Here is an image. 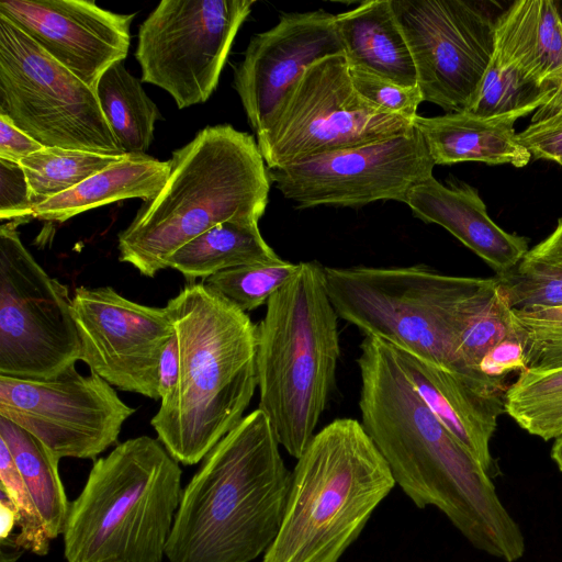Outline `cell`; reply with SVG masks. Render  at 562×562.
Listing matches in <instances>:
<instances>
[{
  "label": "cell",
  "instance_id": "1",
  "mask_svg": "<svg viewBox=\"0 0 562 562\" xmlns=\"http://www.w3.org/2000/svg\"><path fill=\"white\" fill-rule=\"evenodd\" d=\"M357 363L361 424L395 484L418 508L441 510L475 549L519 560L525 537L492 477L420 397L392 346L364 336Z\"/></svg>",
  "mask_w": 562,
  "mask_h": 562
},
{
  "label": "cell",
  "instance_id": "2",
  "mask_svg": "<svg viewBox=\"0 0 562 562\" xmlns=\"http://www.w3.org/2000/svg\"><path fill=\"white\" fill-rule=\"evenodd\" d=\"M166 308L180 374L150 425L173 459L192 465L243 419L252 400L257 325L204 282L184 285Z\"/></svg>",
  "mask_w": 562,
  "mask_h": 562
},
{
  "label": "cell",
  "instance_id": "3",
  "mask_svg": "<svg viewBox=\"0 0 562 562\" xmlns=\"http://www.w3.org/2000/svg\"><path fill=\"white\" fill-rule=\"evenodd\" d=\"M267 415L252 411L204 458L182 492L169 562H250L274 541L292 473Z\"/></svg>",
  "mask_w": 562,
  "mask_h": 562
},
{
  "label": "cell",
  "instance_id": "4",
  "mask_svg": "<svg viewBox=\"0 0 562 562\" xmlns=\"http://www.w3.org/2000/svg\"><path fill=\"white\" fill-rule=\"evenodd\" d=\"M270 184L252 135L229 124L206 126L172 151L165 186L119 233L120 261L151 278L167 268L171 254L211 227L259 223Z\"/></svg>",
  "mask_w": 562,
  "mask_h": 562
},
{
  "label": "cell",
  "instance_id": "5",
  "mask_svg": "<svg viewBox=\"0 0 562 562\" xmlns=\"http://www.w3.org/2000/svg\"><path fill=\"white\" fill-rule=\"evenodd\" d=\"M266 306L257 325L258 408L279 445L297 459L315 435L340 357L338 315L325 267L301 262L297 276Z\"/></svg>",
  "mask_w": 562,
  "mask_h": 562
},
{
  "label": "cell",
  "instance_id": "6",
  "mask_svg": "<svg viewBox=\"0 0 562 562\" xmlns=\"http://www.w3.org/2000/svg\"><path fill=\"white\" fill-rule=\"evenodd\" d=\"M325 279L339 318L358 327L364 336L378 338L473 385L460 364L458 347L470 321L495 294L494 277L448 276L415 265L325 267Z\"/></svg>",
  "mask_w": 562,
  "mask_h": 562
},
{
  "label": "cell",
  "instance_id": "7",
  "mask_svg": "<svg viewBox=\"0 0 562 562\" xmlns=\"http://www.w3.org/2000/svg\"><path fill=\"white\" fill-rule=\"evenodd\" d=\"M280 530L263 562H339L395 486L355 418H337L296 459Z\"/></svg>",
  "mask_w": 562,
  "mask_h": 562
},
{
  "label": "cell",
  "instance_id": "8",
  "mask_svg": "<svg viewBox=\"0 0 562 562\" xmlns=\"http://www.w3.org/2000/svg\"><path fill=\"white\" fill-rule=\"evenodd\" d=\"M181 469L149 436L94 461L63 531L67 562H161L181 499Z\"/></svg>",
  "mask_w": 562,
  "mask_h": 562
},
{
  "label": "cell",
  "instance_id": "9",
  "mask_svg": "<svg viewBox=\"0 0 562 562\" xmlns=\"http://www.w3.org/2000/svg\"><path fill=\"white\" fill-rule=\"evenodd\" d=\"M0 115L44 147L125 154L95 91L1 14Z\"/></svg>",
  "mask_w": 562,
  "mask_h": 562
},
{
  "label": "cell",
  "instance_id": "10",
  "mask_svg": "<svg viewBox=\"0 0 562 562\" xmlns=\"http://www.w3.org/2000/svg\"><path fill=\"white\" fill-rule=\"evenodd\" d=\"M413 128V121L363 100L353 88L345 55H333L306 68L256 138L268 169H274Z\"/></svg>",
  "mask_w": 562,
  "mask_h": 562
},
{
  "label": "cell",
  "instance_id": "11",
  "mask_svg": "<svg viewBox=\"0 0 562 562\" xmlns=\"http://www.w3.org/2000/svg\"><path fill=\"white\" fill-rule=\"evenodd\" d=\"M20 224L0 226V375L48 380L79 360L72 296L25 248Z\"/></svg>",
  "mask_w": 562,
  "mask_h": 562
},
{
  "label": "cell",
  "instance_id": "12",
  "mask_svg": "<svg viewBox=\"0 0 562 562\" xmlns=\"http://www.w3.org/2000/svg\"><path fill=\"white\" fill-rule=\"evenodd\" d=\"M255 0H162L138 27L142 81L168 92L178 109L215 91L233 42Z\"/></svg>",
  "mask_w": 562,
  "mask_h": 562
},
{
  "label": "cell",
  "instance_id": "13",
  "mask_svg": "<svg viewBox=\"0 0 562 562\" xmlns=\"http://www.w3.org/2000/svg\"><path fill=\"white\" fill-rule=\"evenodd\" d=\"M135 408L114 387L71 366L48 380L0 375V417L40 440L57 458L95 459L117 442Z\"/></svg>",
  "mask_w": 562,
  "mask_h": 562
},
{
  "label": "cell",
  "instance_id": "14",
  "mask_svg": "<svg viewBox=\"0 0 562 562\" xmlns=\"http://www.w3.org/2000/svg\"><path fill=\"white\" fill-rule=\"evenodd\" d=\"M435 162L422 134L409 133L316 155L268 169L271 183L296 209L359 207L381 200L406 201L432 177Z\"/></svg>",
  "mask_w": 562,
  "mask_h": 562
},
{
  "label": "cell",
  "instance_id": "15",
  "mask_svg": "<svg viewBox=\"0 0 562 562\" xmlns=\"http://www.w3.org/2000/svg\"><path fill=\"white\" fill-rule=\"evenodd\" d=\"M423 100L450 112L471 104L495 50L496 20L465 0H391Z\"/></svg>",
  "mask_w": 562,
  "mask_h": 562
},
{
  "label": "cell",
  "instance_id": "16",
  "mask_svg": "<svg viewBox=\"0 0 562 562\" xmlns=\"http://www.w3.org/2000/svg\"><path fill=\"white\" fill-rule=\"evenodd\" d=\"M72 315L79 360L90 372L122 391L160 401L159 362L175 334L166 306L131 301L111 286H79Z\"/></svg>",
  "mask_w": 562,
  "mask_h": 562
},
{
  "label": "cell",
  "instance_id": "17",
  "mask_svg": "<svg viewBox=\"0 0 562 562\" xmlns=\"http://www.w3.org/2000/svg\"><path fill=\"white\" fill-rule=\"evenodd\" d=\"M333 55H344V47L335 15L323 10L285 13L252 36L234 71V88L255 134L306 68Z\"/></svg>",
  "mask_w": 562,
  "mask_h": 562
},
{
  "label": "cell",
  "instance_id": "18",
  "mask_svg": "<svg viewBox=\"0 0 562 562\" xmlns=\"http://www.w3.org/2000/svg\"><path fill=\"white\" fill-rule=\"evenodd\" d=\"M0 14L94 91L105 70L125 59L135 16L92 0H1Z\"/></svg>",
  "mask_w": 562,
  "mask_h": 562
},
{
  "label": "cell",
  "instance_id": "19",
  "mask_svg": "<svg viewBox=\"0 0 562 562\" xmlns=\"http://www.w3.org/2000/svg\"><path fill=\"white\" fill-rule=\"evenodd\" d=\"M393 349L413 386L438 419L491 477L496 476L499 469L490 441L498 416L505 413V393L481 391L452 372Z\"/></svg>",
  "mask_w": 562,
  "mask_h": 562
},
{
  "label": "cell",
  "instance_id": "20",
  "mask_svg": "<svg viewBox=\"0 0 562 562\" xmlns=\"http://www.w3.org/2000/svg\"><path fill=\"white\" fill-rule=\"evenodd\" d=\"M405 204L415 217L451 233L495 273L516 266L529 250L526 238L492 221L477 191L468 184L447 187L432 176L408 192Z\"/></svg>",
  "mask_w": 562,
  "mask_h": 562
},
{
  "label": "cell",
  "instance_id": "21",
  "mask_svg": "<svg viewBox=\"0 0 562 562\" xmlns=\"http://www.w3.org/2000/svg\"><path fill=\"white\" fill-rule=\"evenodd\" d=\"M516 120L481 117L461 111L432 117L417 115L413 126L422 134L435 165L481 161L521 168L532 156L518 140Z\"/></svg>",
  "mask_w": 562,
  "mask_h": 562
},
{
  "label": "cell",
  "instance_id": "22",
  "mask_svg": "<svg viewBox=\"0 0 562 562\" xmlns=\"http://www.w3.org/2000/svg\"><path fill=\"white\" fill-rule=\"evenodd\" d=\"M335 22L349 66L405 87L418 86L414 60L391 0L363 1L336 14Z\"/></svg>",
  "mask_w": 562,
  "mask_h": 562
},
{
  "label": "cell",
  "instance_id": "23",
  "mask_svg": "<svg viewBox=\"0 0 562 562\" xmlns=\"http://www.w3.org/2000/svg\"><path fill=\"white\" fill-rule=\"evenodd\" d=\"M495 52L540 85L562 77V19L555 1L514 2L495 25Z\"/></svg>",
  "mask_w": 562,
  "mask_h": 562
},
{
  "label": "cell",
  "instance_id": "24",
  "mask_svg": "<svg viewBox=\"0 0 562 562\" xmlns=\"http://www.w3.org/2000/svg\"><path fill=\"white\" fill-rule=\"evenodd\" d=\"M169 172L170 160L161 161L146 154H125L75 188L37 205L33 217L61 223L124 199L147 201L162 189Z\"/></svg>",
  "mask_w": 562,
  "mask_h": 562
},
{
  "label": "cell",
  "instance_id": "25",
  "mask_svg": "<svg viewBox=\"0 0 562 562\" xmlns=\"http://www.w3.org/2000/svg\"><path fill=\"white\" fill-rule=\"evenodd\" d=\"M280 257L263 239L258 222L227 221L196 236L173 254L166 267L193 282L235 267L270 262Z\"/></svg>",
  "mask_w": 562,
  "mask_h": 562
},
{
  "label": "cell",
  "instance_id": "26",
  "mask_svg": "<svg viewBox=\"0 0 562 562\" xmlns=\"http://www.w3.org/2000/svg\"><path fill=\"white\" fill-rule=\"evenodd\" d=\"M0 439L13 457L48 537L55 539L64 531L70 507L58 473L60 459L4 417H0Z\"/></svg>",
  "mask_w": 562,
  "mask_h": 562
},
{
  "label": "cell",
  "instance_id": "27",
  "mask_svg": "<svg viewBox=\"0 0 562 562\" xmlns=\"http://www.w3.org/2000/svg\"><path fill=\"white\" fill-rule=\"evenodd\" d=\"M95 93L104 119L125 154H145L154 139L155 123L161 117L142 81L124 66L112 64L101 76Z\"/></svg>",
  "mask_w": 562,
  "mask_h": 562
},
{
  "label": "cell",
  "instance_id": "28",
  "mask_svg": "<svg viewBox=\"0 0 562 562\" xmlns=\"http://www.w3.org/2000/svg\"><path fill=\"white\" fill-rule=\"evenodd\" d=\"M505 413L546 441L562 434V368L519 372L504 394Z\"/></svg>",
  "mask_w": 562,
  "mask_h": 562
},
{
  "label": "cell",
  "instance_id": "29",
  "mask_svg": "<svg viewBox=\"0 0 562 562\" xmlns=\"http://www.w3.org/2000/svg\"><path fill=\"white\" fill-rule=\"evenodd\" d=\"M552 86L540 85L495 50L479 89L465 110L481 117H522L540 108Z\"/></svg>",
  "mask_w": 562,
  "mask_h": 562
},
{
  "label": "cell",
  "instance_id": "30",
  "mask_svg": "<svg viewBox=\"0 0 562 562\" xmlns=\"http://www.w3.org/2000/svg\"><path fill=\"white\" fill-rule=\"evenodd\" d=\"M122 156L45 147L22 159L19 164L26 175L31 200L35 209L105 169Z\"/></svg>",
  "mask_w": 562,
  "mask_h": 562
},
{
  "label": "cell",
  "instance_id": "31",
  "mask_svg": "<svg viewBox=\"0 0 562 562\" xmlns=\"http://www.w3.org/2000/svg\"><path fill=\"white\" fill-rule=\"evenodd\" d=\"M514 331L512 308L497 290L490 302L470 321L459 347L460 364L469 381L485 392L505 393V382L492 380L479 370L490 349Z\"/></svg>",
  "mask_w": 562,
  "mask_h": 562
},
{
  "label": "cell",
  "instance_id": "32",
  "mask_svg": "<svg viewBox=\"0 0 562 562\" xmlns=\"http://www.w3.org/2000/svg\"><path fill=\"white\" fill-rule=\"evenodd\" d=\"M301 262L281 258L263 263L231 268L217 272L204 283L214 292L248 313L267 304L269 299L300 272Z\"/></svg>",
  "mask_w": 562,
  "mask_h": 562
},
{
  "label": "cell",
  "instance_id": "33",
  "mask_svg": "<svg viewBox=\"0 0 562 562\" xmlns=\"http://www.w3.org/2000/svg\"><path fill=\"white\" fill-rule=\"evenodd\" d=\"M496 286L512 310L562 307V268L528 257L495 273Z\"/></svg>",
  "mask_w": 562,
  "mask_h": 562
},
{
  "label": "cell",
  "instance_id": "34",
  "mask_svg": "<svg viewBox=\"0 0 562 562\" xmlns=\"http://www.w3.org/2000/svg\"><path fill=\"white\" fill-rule=\"evenodd\" d=\"M525 348L526 369L562 368V307L512 310Z\"/></svg>",
  "mask_w": 562,
  "mask_h": 562
},
{
  "label": "cell",
  "instance_id": "35",
  "mask_svg": "<svg viewBox=\"0 0 562 562\" xmlns=\"http://www.w3.org/2000/svg\"><path fill=\"white\" fill-rule=\"evenodd\" d=\"M0 490L13 502L18 510V535L1 541H10L21 550L44 555L48 552L50 538L35 507L13 457L5 442L0 439Z\"/></svg>",
  "mask_w": 562,
  "mask_h": 562
},
{
  "label": "cell",
  "instance_id": "36",
  "mask_svg": "<svg viewBox=\"0 0 562 562\" xmlns=\"http://www.w3.org/2000/svg\"><path fill=\"white\" fill-rule=\"evenodd\" d=\"M349 75L358 94L387 113L413 121L424 101L416 87H405L358 66H349Z\"/></svg>",
  "mask_w": 562,
  "mask_h": 562
},
{
  "label": "cell",
  "instance_id": "37",
  "mask_svg": "<svg viewBox=\"0 0 562 562\" xmlns=\"http://www.w3.org/2000/svg\"><path fill=\"white\" fill-rule=\"evenodd\" d=\"M33 214L34 205L23 167L0 158V218L25 223Z\"/></svg>",
  "mask_w": 562,
  "mask_h": 562
},
{
  "label": "cell",
  "instance_id": "38",
  "mask_svg": "<svg viewBox=\"0 0 562 562\" xmlns=\"http://www.w3.org/2000/svg\"><path fill=\"white\" fill-rule=\"evenodd\" d=\"M517 137L532 157L562 165V114L530 123Z\"/></svg>",
  "mask_w": 562,
  "mask_h": 562
},
{
  "label": "cell",
  "instance_id": "39",
  "mask_svg": "<svg viewBox=\"0 0 562 562\" xmlns=\"http://www.w3.org/2000/svg\"><path fill=\"white\" fill-rule=\"evenodd\" d=\"M525 369V348L515 329L513 334L490 349L479 364L482 374L502 382L506 381L509 373Z\"/></svg>",
  "mask_w": 562,
  "mask_h": 562
},
{
  "label": "cell",
  "instance_id": "40",
  "mask_svg": "<svg viewBox=\"0 0 562 562\" xmlns=\"http://www.w3.org/2000/svg\"><path fill=\"white\" fill-rule=\"evenodd\" d=\"M45 148L41 143L18 128L10 120L0 115V158L20 162L30 155Z\"/></svg>",
  "mask_w": 562,
  "mask_h": 562
},
{
  "label": "cell",
  "instance_id": "41",
  "mask_svg": "<svg viewBox=\"0 0 562 562\" xmlns=\"http://www.w3.org/2000/svg\"><path fill=\"white\" fill-rule=\"evenodd\" d=\"M180 374V357L176 336L166 344L159 362V395L166 397L178 383Z\"/></svg>",
  "mask_w": 562,
  "mask_h": 562
},
{
  "label": "cell",
  "instance_id": "42",
  "mask_svg": "<svg viewBox=\"0 0 562 562\" xmlns=\"http://www.w3.org/2000/svg\"><path fill=\"white\" fill-rule=\"evenodd\" d=\"M527 256L562 268V218L553 233L529 249Z\"/></svg>",
  "mask_w": 562,
  "mask_h": 562
},
{
  "label": "cell",
  "instance_id": "43",
  "mask_svg": "<svg viewBox=\"0 0 562 562\" xmlns=\"http://www.w3.org/2000/svg\"><path fill=\"white\" fill-rule=\"evenodd\" d=\"M559 114H562V77L552 87L551 93L549 94L546 102L536 110L531 119V123H536Z\"/></svg>",
  "mask_w": 562,
  "mask_h": 562
},
{
  "label": "cell",
  "instance_id": "44",
  "mask_svg": "<svg viewBox=\"0 0 562 562\" xmlns=\"http://www.w3.org/2000/svg\"><path fill=\"white\" fill-rule=\"evenodd\" d=\"M0 539L5 540L12 536V530L18 525V510L2 490H0Z\"/></svg>",
  "mask_w": 562,
  "mask_h": 562
},
{
  "label": "cell",
  "instance_id": "45",
  "mask_svg": "<svg viewBox=\"0 0 562 562\" xmlns=\"http://www.w3.org/2000/svg\"><path fill=\"white\" fill-rule=\"evenodd\" d=\"M551 458L562 472V434L554 439V443L551 449Z\"/></svg>",
  "mask_w": 562,
  "mask_h": 562
},
{
  "label": "cell",
  "instance_id": "46",
  "mask_svg": "<svg viewBox=\"0 0 562 562\" xmlns=\"http://www.w3.org/2000/svg\"><path fill=\"white\" fill-rule=\"evenodd\" d=\"M562 166V165H561Z\"/></svg>",
  "mask_w": 562,
  "mask_h": 562
}]
</instances>
